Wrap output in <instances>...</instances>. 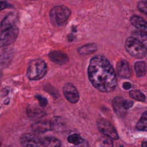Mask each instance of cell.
Masks as SVG:
<instances>
[{"mask_svg": "<svg viewBox=\"0 0 147 147\" xmlns=\"http://www.w3.org/2000/svg\"><path fill=\"white\" fill-rule=\"evenodd\" d=\"M88 76L92 86L101 92H111L117 86L115 72L103 56L96 55L91 58L88 67Z\"/></svg>", "mask_w": 147, "mask_h": 147, "instance_id": "1", "label": "cell"}, {"mask_svg": "<svg viewBox=\"0 0 147 147\" xmlns=\"http://www.w3.org/2000/svg\"><path fill=\"white\" fill-rule=\"evenodd\" d=\"M47 72V66L45 62L41 59H36L29 63L26 75L30 80H36L42 78Z\"/></svg>", "mask_w": 147, "mask_h": 147, "instance_id": "2", "label": "cell"}, {"mask_svg": "<svg viewBox=\"0 0 147 147\" xmlns=\"http://www.w3.org/2000/svg\"><path fill=\"white\" fill-rule=\"evenodd\" d=\"M71 15V10L64 5H58L53 7L49 12L50 19L55 26H63L68 21Z\"/></svg>", "mask_w": 147, "mask_h": 147, "instance_id": "3", "label": "cell"}, {"mask_svg": "<svg viewBox=\"0 0 147 147\" xmlns=\"http://www.w3.org/2000/svg\"><path fill=\"white\" fill-rule=\"evenodd\" d=\"M125 48L131 56L138 59L145 57L147 52L146 48L137 40L131 36L126 40Z\"/></svg>", "mask_w": 147, "mask_h": 147, "instance_id": "4", "label": "cell"}, {"mask_svg": "<svg viewBox=\"0 0 147 147\" xmlns=\"http://www.w3.org/2000/svg\"><path fill=\"white\" fill-rule=\"evenodd\" d=\"M133 105V101L126 99L122 96H117L113 100V107L114 112L120 117H124L126 115L127 110Z\"/></svg>", "mask_w": 147, "mask_h": 147, "instance_id": "5", "label": "cell"}, {"mask_svg": "<svg viewBox=\"0 0 147 147\" xmlns=\"http://www.w3.org/2000/svg\"><path fill=\"white\" fill-rule=\"evenodd\" d=\"M18 33V28L16 26L2 30L0 34V47L13 44L17 39Z\"/></svg>", "mask_w": 147, "mask_h": 147, "instance_id": "6", "label": "cell"}, {"mask_svg": "<svg viewBox=\"0 0 147 147\" xmlns=\"http://www.w3.org/2000/svg\"><path fill=\"white\" fill-rule=\"evenodd\" d=\"M97 126L99 130L109 138L113 140H117L118 138L116 129L107 120L103 118L98 119Z\"/></svg>", "mask_w": 147, "mask_h": 147, "instance_id": "7", "label": "cell"}, {"mask_svg": "<svg viewBox=\"0 0 147 147\" xmlns=\"http://www.w3.org/2000/svg\"><path fill=\"white\" fill-rule=\"evenodd\" d=\"M63 91L64 96L68 101L72 103H76L79 99V94L76 87L71 83L65 84Z\"/></svg>", "mask_w": 147, "mask_h": 147, "instance_id": "8", "label": "cell"}, {"mask_svg": "<svg viewBox=\"0 0 147 147\" xmlns=\"http://www.w3.org/2000/svg\"><path fill=\"white\" fill-rule=\"evenodd\" d=\"M40 140L34 134L25 133L21 137L20 142L22 147H40Z\"/></svg>", "mask_w": 147, "mask_h": 147, "instance_id": "9", "label": "cell"}, {"mask_svg": "<svg viewBox=\"0 0 147 147\" xmlns=\"http://www.w3.org/2000/svg\"><path fill=\"white\" fill-rule=\"evenodd\" d=\"M117 71L118 75L122 78H129L131 75V69L127 61L121 60L117 64Z\"/></svg>", "mask_w": 147, "mask_h": 147, "instance_id": "10", "label": "cell"}, {"mask_svg": "<svg viewBox=\"0 0 147 147\" xmlns=\"http://www.w3.org/2000/svg\"><path fill=\"white\" fill-rule=\"evenodd\" d=\"M49 59L58 64H64L68 61V57L64 52L59 51H53L49 53Z\"/></svg>", "mask_w": 147, "mask_h": 147, "instance_id": "11", "label": "cell"}, {"mask_svg": "<svg viewBox=\"0 0 147 147\" xmlns=\"http://www.w3.org/2000/svg\"><path fill=\"white\" fill-rule=\"evenodd\" d=\"M18 20V16L15 13H10L8 14L2 21L1 23V28L2 30H4L9 28L15 26V24Z\"/></svg>", "mask_w": 147, "mask_h": 147, "instance_id": "12", "label": "cell"}, {"mask_svg": "<svg viewBox=\"0 0 147 147\" xmlns=\"http://www.w3.org/2000/svg\"><path fill=\"white\" fill-rule=\"evenodd\" d=\"M33 130L36 133H44L52 130L51 122L40 121L35 122L32 126Z\"/></svg>", "mask_w": 147, "mask_h": 147, "instance_id": "13", "label": "cell"}, {"mask_svg": "<svg viewBox=\"0 0 147 147\" xmlns=\"http://www.w3.org/2000/svg\"><path fill=\"white\" fill-rule=\"evenodd\" d=\"M41 144L44 147H60L61 141L53 137H45L40 140Z\"/></svg>", "mask_w": 147, "mask_h": 147, "instance_id": "14", "label": "cell"}, {"mask_svg": "<svg viewBox=\"0 0 147 147\" xmlns=\"http://www.w3.org/2000/svg\"><path fill=\"white\" fill-rule=\"evenodd\" d=\"M131 24L135 28L144 30L147 29V22L142 17L138 16H133L130 18Z\"/></svg>", "mask_w": 147, "mask_h": 147, "instance_id": "15", "label": "cell"}, {"mask_svg": "<svg viewBox=\"0 0 147 147\" xmlns=\"http://www.w3.org/2000/svg\"><path fill=\"white\" fill-rule=\"evenodd\" d=\"M131 37L137 40L147 49V32L144 30H138L133 32Z\"/></svg>", "mask_w": 147, "mask_h": 147, "instance_id": "16", "label": "cell"}, {"mask_svg": "<svg viewBox=\"0 0 147 147\" xmlns=\"http://www.w3.org/2000/svg\"><path fill=\"white\" fill-rule=\"evenodd\" d=\"M97 49V47L95 44L91 43L86 45H84L79 47L78 49V51L79 54L82 55H89L95 52Z\"/></svg>", "mask_w": 147, "mask_h": 147, "instance_id": "17", "label": "cell"}, {"mask_svg": "<svg viewBox=\"0 0 147 147\" xmlns=\"http://www.w3.org/2000/svg\"><path fill=\"white\" fill-rule=\"evenodd\" d=\"M134 69L137 77H143L147 72L146 64L144 61H137L134 64Z\"/></svg>", "mask_w": 147, "mask_h": 147, "instance_id": "18", "label": "cell"}, {"mask_svg": "<svg viewBox=\"0 0 147 147\" xmlns=\"http://www.w3.org/2000/svg\"><path fill=\"white\" fill-rule=\"evenodd\" d=\"M136 127L138 130L147 131V111H145L141 115Z\"/></svg>", "mask_w": 147, "mask_h": 147, "instance_id": "19", "label": "cell"}, {"mask_svg": "<svg viewBox=\"0 0 147 147\" xmlns=\"http://www.w3.org/2000/svg\"><path fill=\"white\" fill-rule=\"evenodd\" d=\"M27 113L31 118H40L45 114V112L38 108H29L27 110Z\"/></svg>", "mask_w": 147, "mask_h": 147, "instance_id": "20", "label": "cell"}, {"mask_svg": "<svg viewBox=\"0 0 147 147\" xmlns=\"http://www.w3.org/2000/svg\"><path fill=\"white\" fill-rule=\"evenodd\" d=\"M129 95L131 98L141 102L145 101L146 99L145 95L140 91L137 90L130 91L129 92Z\"/></svg>", "mask_w": 147, "mask_h": 147, "instance_id": "21", "label": "cell"}, {"mask_svg": "<svg viewBox=\"0 0 147 147\" xmlns=\"http://www.w3.org/2000/svg\"><path fill=\"white\" fill-rule=\"evenodd\" d=\"M68 141L75 145H79L83 142V139L78 134H73L68 137Z\"/></svg>", "mask_w": 147, "mask_h": 147, "instance_id": "22", "label": "cell"}, {"mask_svg": "<svg viewBox=\"0 0 147 147\" xmlns=\"http://www.w3.org/2000/svg\"><path fill=\"white\" fill-rule=\"evenodd\" d=\"M51 122L52 130H58L60 129V128H61L63 125V122L62 121V119L60 117H56L53 118Z\"/></svg>", "mask_w": 147, "mask_h": 147, "instance_id": "23", "label": "cell"}, {"mask_svg": "<svg viewBox=\"0 0 147 147\" xmlns=\"http://www.w3.org/2000/svg\"><path fill=\"white\" fill-rule=\"evenodd\" d=\"M137 7L138 9L142 13L147 16V2L146 1H140L138 3Z\"/></svg>", "mask_w": 147, "mask_h": 147, "instance_id": "24", "label": "cell"}, {"mask_svg": "<svg viewBox=\"0 0 147 147\" xmlns=\"http://www.w3.org/2000/svg\"><path fill=\"white\" fill-rule=\"evenodd\" d=\"M35 97L38 99L39 104L41 106L44 107V106H46L47 105L48 101H47V99L45 98H44V97H43L41 95H36Z\"/></svg>", "mask_w": 147, "mask_h": 147, "instance_id": "25", "label": "cell"}, {"mask_svg": "<svg viewBox=\"0 0 147 147\" xmlns=\"http://www.w3.org/2000/svg\"><path fill=\"white\" fill-rule=\"evenodd\" d=\"M10 5L9 3H8L6 1H0V11L5 9L6 8H9L10 7Z\"/></svg>", "mask_w": 147, "mask_h": 147, "instance_id": "26", "label": "cell"}, {"mask_svg": "<svg viewBox=\"0 0 147 147\" xmlns=\"http://www.w3.org/2000/svg\"><path fill=\"white\" fill-rule=\"evenodd\" d=\"M131 87V84L129 82H125L123 84V88L125 90H129Z\"/></svg>", "mask_w": 147, "mask_h": 147, "instance_id": "27", "label": "cell"}, {"mask_svg": "<svg viewBox=\"0 0 147 147\" xmlns=\"http://www.w3.org/2000/svg\"><path fill=\"white\" fill-rule=\"evenodd\" d=\"M142 147H147V142L146 141H144L142 143Z\"/></svg>", "mask_w": 147, "mask_h": 147, "instance_id": "28", "label": "cell"}, {"mask_svg": "<svg viewBox=\"0 0 147 147\" xmlns=\"http://www.w3.org/2000/svg\"><path fill=\"white\" fill-rule=\"evenodd\" d=\"M119 147H123V146H120Z\"/></svg>", "mask_w": 147, "mask_h": 147, "instance_id": "29", "label": "cell"}, {"mask_svg": "<svg viewBox=\"0 0 147 147\" xmlns=\"http://www.w3.org/2000/svg\"><path fill=\"white\" fill-rule=\"evenodd\" d=\"M0 147H1V144H0Z\"/></svg>", "mask_w": 147, "mask_h": 147, "instance_id": "30", "label": "cell"}, {"mask_svg": "<svg viewBox=\"0 0 147 147\" xmlns=\"http://www.w3.org/2000/svg\"><path fill=\"white\" fill-rule=\"evenodd\" d=\"M78 147H81V146H78Z\"/></svg>", "mask_w": 147, "mask_h": 147, "instance_id": "31", "label": "cell"}]
</instances>
